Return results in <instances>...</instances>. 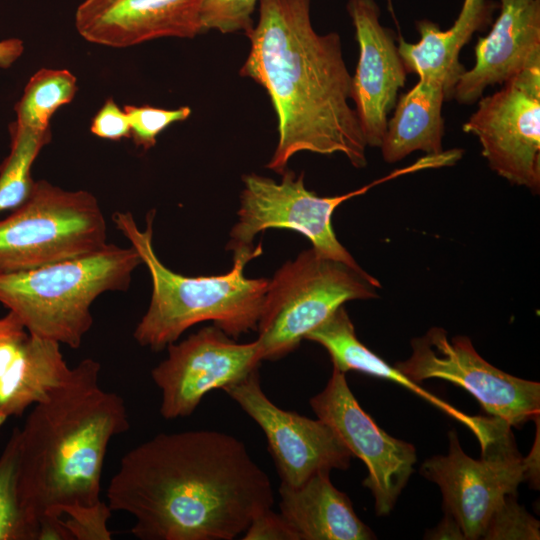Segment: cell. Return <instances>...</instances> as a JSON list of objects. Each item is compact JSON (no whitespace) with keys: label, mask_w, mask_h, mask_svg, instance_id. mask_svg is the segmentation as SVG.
<instances>
[{"label":"cell","mask_w":540,"mask_h":540,"mask_svg":"<svg viewBox=\"0 0 540 540\" xmlns=\"http://www.w3.org/2000/svg\"><path fill=\"white\" fill-rule=\"evenodd\" d=\"M422 157L411 165L396 169L373 182L337 196H318L305 186L304 173L298 176L288 168L280 182L256 173L242 178L238 220L230 231L227 250L236 253L253 250L255 236L268 229H287L306 237L321 255L360 267L339 242L332 227L335 210L345 201L366 193L369 189L399 176L428 169Z\"/></svg>","instance_id":"obj_8"},{"label":"cell","mask_w":540,"mask_h":540,"mask_svg":"<svg viewBox=\"0 0 540 540\" xmlns=\"http://www.w3.org/2000/svg\"><path fill=\"white\" fill-rule=\"evenodd\" d=\"M167 349V358L151 371L161 391L160 413L165 419L190 416L206 394L241 381L263 361L257 339L237 343L214 325Z\"/></svg>","instance_id":"obj_12"},{"label":"cell","mask_w":540,"mask_h":540,"mask_svg":"<svg viewBox=\"0 0 540 540\" xmlns=\"http://www.w3.org/2000/svg\"><path fill=\"white\" fill-rule=\"evenodd\" d=\"M493 10L492 1L464 0L458 17L447 30L428 19L417 21L419 41L409 43L401 38L397 44L406 71L440 81L451 99L466 70L459 60L460 52L474 33L490 23Z\"/></svg>","instance_id":"obj_19"},{"label":"cell","mask_w":540,"mask_h":540,"mask_svg":"<svg viewBox=\"0 0 540 540\" xmlns=\"http://www.w3.org/2000/svg\"><path fill=\"white\" fill-rule=\"evenodd\" d=\"M76 92L77 79L69 70L40 69L28 81L15 107L16 123L39 130L49 129L55 111L71 102Z\"/></svg>","instance_id":"obj_24"},{"label":"cell","mask_w":540,"mask_h":540,"mask_svg":"<svg viewBox=\"0 0 540 540\" xmlns=\"http://www.w3.org/2000/svg\"><path fill=\"white\" fill-rule=\"evenodd\" d=\"M18 440L14 429L0 456V540H38L17 493Z\"/></svg>","instance_id":"obj_25"},{"label":"cell","mask_w":540,"mask_h":540,"mask_svg":"<svg viewBox=\"0 0 540 540\" xmlns=\"http://www.w3.org/2000/svg\"><path fill=\"white\" fill-rule=\"evenodd\" d=\"M359 57L351 79V99L367 146L380 148L388 115L404 87L407 71L392 30L380 23L375 0H348Z\"/></svg>","instance_id":"obj_15"},{"label":"cell","mask_w":540,"mask_h":540,"mask_svg":"<svg viewBox=\"0 0 540 540\" xmlns=\"http://www.w3.org/2000/svg\"><path fill=\"white\" fill-rule=\"evenodd\" d=\"M323 346L329 353L333 367L341 372L358 371L386 379L410 390L448 416L471 430L482 445L489 437L493 418L470 416L419 386L396 367L367 348L356 336L354 325L344 306L338 308L326 321L305 338Z\"/></svg>","instance_id":"obj_21"},{"label":"cell","mask_w":540,"mask_h":540,"mask_svg":"<svg viewBox=\"0 0 540 540\" xmlns=\"http://www.w3.org/2000/svg\"><path fill=\"white\" fill-rule=\"evenodd\" d=\"M90 131L97 137L108 140H120L131 137L127 115L112 98L107 99L94 116Z\"/></svg>","instance_id":"obj_31"},{"label":"cell","mask_w":540,"mask_h":540,"mask_svg":"<svg viewBox=\"0 0 540 540\" xmlns=\"http://www.w3.org/2000/svg\"><path fill=\"white\" fill-rule=\"evenodd\" d=\"M107 244L106 221L94 195L35 181L26 201L0 220V273L89 254Z\"/></svg>","instance_id":"obj_7"},{"label":"cell","mask_w":540,"mask_h":540,"mask_svg":"<svg viewBox=\"0 0 540 540\" xmlns=\"http://www.w3.org/2000/svg\"><path fill=\"white\" fill-rule=\"evenodd\" d=\"M243 540H300L298 533L272 508L256 514L243 533Z\"/></svg>","instance_id":"obj_30"},{"label":"cell","mask_w":540,"mask_h":540,"mask_svg":"<svg viewBox=\"0 0 540 540\" xmlns=\"http://www.w3.org/2000/svg\"><path fill=\"white\" fill-rule=\"evenodd\" d=\"M378 279L314 248L285 262L268 281L257 341L262 360H278L346 302L377 297Z\"/></svg>","instance_id":"obj_6"},{"label":"cell","mask_w":540,"mask_h":540,"mask_svg":"<svg viewBox=\"0 0 540 540\" xmlns=\"http://www.w3.org/2000/svg\"><path fill=\"white\" fill-rule=\"evenodd\" d=\"M140 264L131 245L108 243L89 254L0 273V303L30 333L76 349L93 324V302L105 292L126 290Z\"/></svg>","instance_id":"obj_5"},{"label":"cell","mask_w":540,"mask_h":540,"mask_svg":"<svg viewBox=\"0 0 540 540\" xmlns=\"http://www.w3.org/2000/svg\"><path fill=\"white\" fill-rule=\"evenodd\" d=\"M259 0H203L200 10L202 32H248Z\"/></svg>","instance_id":"obj_27"},{"label":"cell","mask_w":540,"mask_h":540,"mask_svg":"<svg viewBox=\"0 0 540 540\" xmlns=\"http://www.w3.org/2000/svg\"><path fill=\"white\" fill-rule=\"evenodd\" d=\"M511 428L500 421L481 445L480 459L468 456L451 431L448 454L433 456L420 468L426 479L439 486L445 514L458 523L465 539L482 538L493 513L527 479L528 466L516 448Z\"/></svg>","instance_id":"obj_9"},{"label":"cell","mask_w":540,"mask_h":540,"mask_svg":"<svg viewBox=\"0 0 540 540\" xmlns=\"http://www.w3.org/2000/svg\"><path fill=\"white\" fill-rule=\"evenodd\" d=\"M412 354L395 367L413 381L442 379L462 387L491 417L511 427L538 420L540 383L510 375L491 365L467 336L448 338L441 327L411 341Z\"/></svg>","instance_id":"obj_10"},{"label":"cell","mask_w":540,"mask_h":540,"mask_svg":"<svg viewBox=\"0 0 540 540\" xmlns=\"http://www.w3.org/2000/svg\"><path fill=\"white\" fill-rule=\"evenodd\" d=\"M123 110L130 124L133 141L144 150L152 148L158 135L168 126L186 120L192 112L188 106L162 109L148 105H126Z\"/></svg>","instance_id":"obj_28"},{"label":"cell","mask_w":540,"mask_h":540,"mask_svg":"<svg viewBox=\"0 0 540 540\" xmlns=\"http://www.w3.org/2000/svg\"><path fill=\"white\" fill-rule=\"evenodd\" d=\"M329 471L299 486L280 485V513L300 540H370L375 535L356 515L349 497L330 481Z\"/></svg>","instance_id":"obj_20"},{"label":"cell","mask_w":540,"mask_h":540,"mask_svg":"<svg viewBox=\"0 0 540 540\" xmlns=\"http://www.w3.org/2000/svg\"><path fill=\"white\" fill-rule=\"evenodd\" d=\"M249 54L239 74L267 92L277 117L278 141L266 167L278 174L299 152L340 153L367 165L351 79L338 33L319 34L311 0H259L258 19L245 33Z\"/></svg>","instance_id":"obj_2"},{"label":"cell","mask_w":540,"mask_h":540,"mask_svg":"<svg viewBox=\"0 0 540 540\" xmlns=\"http://www.w3.org/2000/svg\"><path fill=\"white\" fill-rule=\"evenodd\" d=\"M203 0H84L75 27L86 41L126 48L164 37L193 38L203 33Z\"/></svg>","instance_id":"obj_16"},{"label":"cell","mask_w":540,"mask_h":540,"mask_svg":"<svg viewBox=\"0 0 540 540\" xmlns=\"http://www.w3.org/2000/svg\"><path fill=\"white\" fill-rule=\"evenodd\" d=\"M447 99L448 93L440 81L419 77L418 82L401 95L388 119L380 145L384 161L395 163L415 151L426 155L444 151L442 106Z\"/></svg>","instance_id":"obj_22"},{"label":"cell","mask_w":540,"mask_h":540,"mask_svg":"<svg viewBox=\"0 0 540 540\" xmlns=\"http://www.w3.org/2000/svg\"><path fill=\"white\" fill-rule=\"evenodd\" d=\"M100 370L96 360L83 359L17 428L18 499L38 538L65 508L102 501L108 445L130 427L124 399L101 387Z\"/></svg>","instance_id":"obj_3"},{"label":"cell","mask_w":540,"mask_h":540,"mask_svg":"<svg viewBox=\"0 0 540 540\" xmlns=\"http://www.w3.org/2000/svg\"><path fill=\"white\" fill-rule=\"evenodd\" d=\"M262 429L281 483L296 487L320 471L346 470L352 453L321 419L276 406L264 393L258 369L223 389Z\"/></svg>","instance_id":"obj_14"},{"label":"cell","mask_w":540,"mask_h":540,"mask_svg":"<svg viewBox=\"0 0 540 540\" xmlns=\"http://www.w3.org/2000/svg\"><path fill=\"white\" fill-rule=\"evenodd\" d=\"M155 211L146 215L141 230L130 212H115L112 221L138 252L151 277L152 295L133 336L140 346L161 351L195 324L212 321L233 339L257 330L268 287L267 278L244 275L246 264L263 252L233 253L232 268L220 275L185 276L167 268L153 247Z\"/></svg>","instance_id":"obj_4"},{"label":"cell","mask_w":540,"mask_h":540,"mask_svg":"<svg viewBox=\"0 0 540 540\" xmlns=\"http://www.w3.org/2000/svg\"><path fill=\"white\" fill-rule=\"evenodd\" d=\"M474 51V66L463 72L453 91L460 104L477 102L488 87L540 63V0H500L497 19Z\"/></svg>","instance_id":"obj_17"},{"label":"cell","mask_w":540,"mask_h":540,"mask_svg":"<svg viewBox=\"0 0 540 540\" xmlns=\"http://www.w3.org/2000/svg\"><path fill=\"white\" fill-rule=\"evenodd\" d=\"M11 150L0 165V213L14 210L29 197L34 180L31 168L41 149L50 141V128L10 125Z\"/></svg>","instance_id":"obj_23"},{"label":"cell","mask_w":540,"mask_h":540,"mask_svg":"<svg viewBox=\"0 0 540 540\" xmlns=\"http://www.w3.org/2000/svg\"><path fill=\"white\" fill-rule=\"evenodd\" d=\"M508 495L491 516L482 536L486 540H538L539 522Z\"/></svg>","instance_id":"obj_29"},{"label":"cell","mask_w":540,"mask_h":540,"mask_svg":"<svg viewBox=\"0 0 540 540\" xmlns=\"http://www.w3.org/2000/svg\"><path fill=\"white\" fill-rule=\"evenodd\" d=\"M426 538L430 539H465L458 523L448 514L434 529L431 530Z\"/></svg>","instance_id":"obj_32"},{"label":"cell","mask_w":540,"mask_h":540,"mask_svg":"<svg viewBox=\"0 0 540 540\" xmlns=\"http://www.w3.org/2000/svg\"><path fill=\"white\" fill-rule=\"evenodd\" d=\"M70 372L58 342L30 333L12 311L0 318V426L46 400Z\"/></svg>","instance_id":"obj_18"},{"label":"cell","mask_w":540,"mask_h":540,"mask_svg":"<svg viewBox=\"0 0 540 540\" xmlns=\"http://www.w3.org/2000/svg\"><path fill=\"white\" fill-rule=\"evenodd\" d=\"M111 512L104 501L65 508L42 529L40 540H110L107 522Z\"/></svg>","instance_id":"obj_26"},{"label":"cell","mask_w":540,"mask_h":540,"mask_svg":"<svg viewBox=\"0 0 540 540\" xmlns=\"http://www.w3.org/2000/svg\"><path fill=\"white\" fill-rule=\"evenodd\" d=\"M477 137L489 167L512 184L540 189V63L478 100L463 124Z\"/></svg>","instance_id":"obj_11"},{"label":"cell","mask_w":540,"mask_h":540,"mask_svg":"<svg viewBox=\"0 0 540 540\" xmlns=\"http://www.w3.org/2000/svg\"><path fill=\"white\" fill-rule=\"evenodd\" d=\"M309 404L365 464L368 475L363 485L372 492L376 514H389L414 471L415 447L382 430L359 405L345 373L334 367L325 388Z\"/></svg>","instance_id":"obj_13"},{"label":"cell","mask_w":540,"mask_h":540,"mask_svg":"<svg viewBox=\"0 0 540 540\" xmlns=\"http://www.w3.org/2000/svg\"><path fill=\"white\" fill-rule=\"evenodd\" d=\"M24 46L17 38L0 41V67H10L23 53Z\"/></svg>","instance_id":"obj_33"},{"label":"cell","mask_w":540,"mask_h":540,"mask_svg":"<svg viewBox=\"0 0 540 540\" xmlns=\"http://www.w3.org/2000/svg\"><path fill=\"white\" fill-rule=\"evenodd\" d=\"M106 498L111 511L133 516L140 540H233L274 504L245 444L214 430L159 433L134 447Z\"/></svg>","instance_id":"obj_1"}]
</instances>
